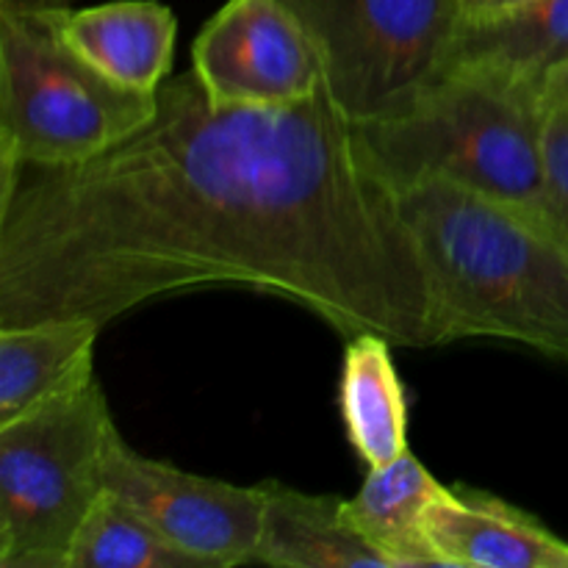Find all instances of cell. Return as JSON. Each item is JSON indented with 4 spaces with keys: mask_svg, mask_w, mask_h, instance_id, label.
<instances>
[{
    "mask_svg": "<svg viewBox=\"0 0 568 568\" xmlns=\"http://www.w3.org/2000/svg\"><path fill=\"white\" fill-rule=\"evenodd\" d=\"M253 288L344 338L442 347L425 253L361 131L327 100L214 105L192 70L153 120L72 166H0V325L100 327L192 288Z\"/></svg>",
    "mask_w": 568,
    "mask_h": 568,
    "instance_id": "6da1fadb",
    "label": "cell"
},
{
    "mask_svg": "<svg viewBox=\"0 0 568 568\" xmlns=\"http://www.w3.org/2000/svg\"><path fill=\"white\" fill-rule=\"evenodd\" d=\"M425 253L442 347L499 338L568 364V236L544 211L447 178L399 192Z\"/></svg>",
    "mask_w": 568,
    "mask_h": 568,
    "instance_id": "7a4b0ae2",
    "label": "cell"
},
{
    "mask_svg": "<svg viewBox=\"0 0 568 568\" xmlns=\"http://www.w3.org/2000/svg\"><path fill=\"white\" fill-rule=\"evenodd\" d=\"M547 100L536 83L449 67L405 114L358 128L397 192L430 178L541 211Z\"/></svg>",
    "mask_w": 568,
    "mask_h": 568,
    "instance_id": "3957f363",
    "label": "cell"
},
{
    "mask_svg": "<svg viewBox=\"0 0 568 568\" xmlns=\"http://www.w3.org/2000/svg\"><path fill=\"white\" fill-rule=\"evenodd\" d=\"M159 111L83 61L55 28L53 9H0V166H72L98 159Z\"/></svg>",
    "mask_w": 568,
    "mask_h": 568,
    "instance_id": "277c9868",
    "label": "cell"
},
{
    "mask_svg": "<svg viewBox=\"0 0 568 568\" xmlns=\"http://www.w3.org/2000/svg\"><path fill=\"white\" fill-rule=\"evenodd\" d=\"M116 438L98 377L0 425V568H67Z\"/></svg>",
    "mask_w": 568,
    "mask_h": 568,
    "instance_id": "5b68a950",
    "label": "cell"
},
{
    "mask_svg": "<svg viewBox=\"0 0 568 568\" xmlns=\"http://www.w3.org/2000/svg\"><path fill=\"white\" fill-rule=\"evenodd\" d=\"M322 67V92L355 128L405 114L447 72L458 0H283Z\"/></svg>",
    "mask_w": 568,
    "mask_h": 568,
    "instance_id": "8992f818",
    "label": "cell"
},
{
    "mask_svg": "<svg viewBox=\"0 0 568 568\" xmlns=\"http://www.w3.org/2000/svg\"><path fill=\"white\" fill-rule=\"evenodd\" d=\"M105 488L139 510L172 547L203 568L255 566L266 491L216 477L192 475L166 460L144 458L116 438Z\"/></svg>",
    "mask_w": 568,
    "mask_h": 568,
    "instance_id": "52a82bcc",
    "label": "cell"
},
{
    "mask_svg": "<svg viewBox=\"0 0 568 568\" xmlns=\"http://www.w3.org/2000/svg\"><path fill=\"white\" fill-rule=\"evenodd\" d=\"M192 72L214 105L286 109L322 92V67L283 0H227L192 44Z\"/></svg>",
    "mask_w": 568,
    "mask_h": 568,
    "instance_id": "ba28073f",
    "label": "cell"
},
{
    "mask_svg": "<svg viewBox=\"0 0 568 568\" xmlns=\"http://www.w3.org/2000/svg\"><path fill=\"white\" fill-rule=\"evenodd\" d=\"M425 530L442 568H568L566 538L477 488L447 486L427 510Z\"/></svg>",
    "mask_w": 568,
    "mask_h": 568,
    "instance_id": "9c48e42d",
    "label": "cell"
},
{
    "mask_svg": "<svg viewBox=\"0 0 568 568\" xmlns=\"http://www.w3.org/2000/svg\"><path fill=\"white\" fill-rule=\"evenodd\" d=\"M61 39L111 81L155 94L170 78L178 20L159 0H114L92 9H53Z\"/></svg>",
    "mask_w": 568,
    "mask_h": 568,
    "instance_id": "30bf717a",
    "label": "cell"
},
{
    "mask_svg": "<svg viewBox=\"0 0 568 568\" xmlns=\"http://www.w3.org/2000/svg\"><path fill=\"white\" fill-rule=\"evenodd\" d=\"M98 333L83 316L0 325V425L94 381Z\"/></svg>",
    "mask_w": 568,
    "mask_h": 568,
    "instance_id": "8fae6325",
    "label": "cell"
},
{
    "mask_svg": "<svg viewBox=\"0 0 568 568\" xmlns=\"http://www.w3.org/2000/svg\"><path fill=\"white\" fill-rule=\"evenodd\" d=\"M444 491L447 486L408 449L392 464L366 469L364 486L355 497L342 499V510L392 568H442L427 541L425 519Z\"/></svg>",
    "mask_w": 568,
    "mask_h": 568,
    "instance_id": "7c38bea8",
    "label": "cell"
},
{
    "mask_svg": "<svg viewBox=\"0 0 568 568\" xmlns=\"http://www.w3.org/2000/svg\"><path fill=\"white\" fill-rule=\"evenodd\" d=\"M568 61V0H530L494 14H460L449 67H477L547 87Z\"/></svg>",
    "mask_w": 568,
    "mask_h": 568,
    "instance_id": "4fadbf2b",
    "label": "cell"
},
{
    "mask_svg": "<svg viewBox=\"0 0 568 568\" xmlns=\"http://www.w3.org/2000/svg\"><path fill=\"white\" fill-rule=\"evenodd\" d=\"M264 527L255 566L272 568H392L344 519L342 499L264 483Z\"/></svg>",
    "mask_w": 568,
    "mask_h": 568,
    "instance_id": "5bb4252c",
    "label": "cell"
},
{
    "mask_svg": "<svg viewBox=\"0 0 568 568\" xmlns=\"http://www.w3.org/2000/svg\"><path fill=\"white\" fill-rule=\"evenodd\" d=\"M394 344L377 333L347 338L338 383V408L349 447L366 469L408 453V399L392 355Z\"/></svg>",
    "mask_w": 568,
    "mask_h": 568,
    "instance_id": "9a60e30c",
    "label": "cell"
},
{
    "mask_svg": "<svg viewBox=\"0 0 568 568\" xmlns=\"http://www.w3.org/2000/svg\"><path fill=\"white\" fill-rule=\"evenodd\" d=\"M67 568H203L133 505L105 488L72 541Z\"/></svg>",
    "mask_w": 568,
    "mask_h": 568,
    "instance_id": "2e32d148",
    "label": "cell"
},
{
    "mask_svg": "<svg viewBox=\"0 0 568 568\" xmlns=\"http://www.w3.org/2000/svg\"><path fill=\"white\" fill-rule=\"evenodd\" d=\"M541 211L568 236V109L549 100L541 136Z\"/></svg>",
    "mask_w": 568,
    "mask_h": 568,
    "instance_id": "e0dca14e",
    "label": "cell"
},
{
    "mask_svg": "<svg viewBox=\"0 0 568 568\" xmlns=\"http://www.w3.org/2000/svg\"><path fill=\"white\" fill-rule=\"evenodd\" d=\"M521 3H530V0H458L460 14L477 17V14H494V11L516 9Z\"/></svg>",
    "mask_w": 568,
    "mask_h": 568,
    "instance_id": "ac0fdd59",
    "label": "cell"
},
{
    "mask_svg": "<svg viewBox=\"0 0 568 568\" xmlns=\"http://www.w3.org/2000/svg\"><path fill=\"white\" fill-rule=\"evenodd\" d=\"M544 98H547L549 103H560L568 109V61L549 75L547 87H544Z\"/></svg>",
    "mask_w": 568,
    "mask_h": 568,
    "instance_id": "d6986e66",
    "label": "cell"
},
{
    "mask_svg": "<svg viewBox=\"0 0 568 568\" xmlns=\"http://www.w3.org/2000/svg\"><path fill=\"white\" fill-rule=\"evenodd\" d=\"M72 0H0V9L11 11H48V9H67Z\"/></svg>",
    "mask_w": 568,
    "mask_h": 568,
    "instance_id": "ffe728a7",
    "label": "cell"
}]
</instances>
